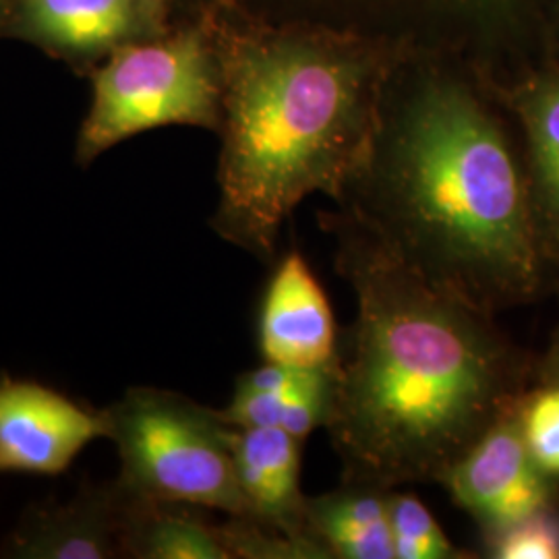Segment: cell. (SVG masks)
Instances as JSON below:
<instances>
[{
	"instance_id": "4",
	"label": "cell",
	"mask_w": 559,
	"mask_h": 559,
	"mask_svg": "<svg viewBox=\"0 0 559 559\" xmlns=\"http://www.w3.org/2000/svg\"><path fill=\"white\" fill-rule=\"evenodd\" d=\"M119 450L120 489L133 500L180 503L249 519L235 468L237 429L221 411L156 388H133L104 411Z\"/></svg>"
},
{
	"instance_id": "21",
	"label": "cell",
	"mask_w": 559,
	"mask_h": 559,
	"mask_svg": "<svg viewBox=\"0 0 559 559\" xmlns=\"http://www.w3.org/2000/svg\"><path fill=\"white\" fill-rule=\"evenodd\" d=\"M558 15H559V4H558Z\"/></svg>"
},
{
	"instance_id": "14",
	"label": "cell",
	"mask_w": 559,
	"mask_h": 559,
	"mask_svg": "<svg viewBox=\"0 0 559 559\" xmlns=\"http://www.w3.org/2000/svg\"><path fill=\"white\" fill-rule=\"evenodd\" d=\"M25 17L41 40L94 52L127 40L141 13L131 0H25Z\"/></svg>"
},
{
	"instance_id": "20",
	"label": "cell",
	"mask_w": 559,
	"mask_h": 559,
	"mask_svg": "<svg viewBox=\"0 0 559 559\" xmlns=\"http://www.w3.org/2000/svg\"><path fill=\"white\" fill-rule=\"evenodd\" d=\"M138 9H140L141 15H147V11H154L162 0H131Z\"/></svg>"
},
{
	"instance_id": "13",
	"label": "cell",
	"mask_w": 559,
	"mask_h": 559,
	"mask_svg": "<svg viewBox=\"0 0 559 559\" xmlns=\"http://www.w3.org/2000/svg\"><path fill=\"white\" fill-rule=\"evenodd\" d=\"M124 556L140 559H233L224 524L201 519L200 508L129 498Z\"/></svg>"
},
{
	"instance_id": "1",
	"label": "cell",
	"mask_w": 559,
	"mask_h": 559,
	"mask_svg": "<svg viewBox=\"0 0 559 559\" xmlns=\"http://www.w3.org/2000/svg\"><path fill=\"white\" fill-rule=\"evenodd\" d=\"M357 299L323 425L342 483H440L522 394L493 313L440 284L340 207L321 214Z\"/></svg>"
},
{
	"instance_id": "3",
	"label": "cell",
	"mask_w": 559,
	"mask_h": 559,
	"mask_svg": "<svg viewBox=\"0 0 559 559\" xmlns=\"http://www.w3.org/2000/svg\"><path fill=\"white\" fill-rule=\"evenodd\" d=\"M221 200L212 226L274 260L282 224L309 195L338 201L371 156L390 64L338 32L235 41L221 62Z\"/></svg>"
},
{
	"instance_id": "8",
	"label": "cell",
	"mask_w": 559,
	"mask_h": 559,
	"mask_svg": "<svg viewBox=\"0 0 559 559\" xmlns=\"http://www.w3.org/2000/svg\"><path fill=\"white\" fill-rule=\"evenodd\" d=\"M261 359L320 369L340 357L338 330L320 280L299 251L282 258L261 300Z\"/></svg>"
},
{
	"instance_id": "10",
	"label": "cell",
	"mask_w": 559,
	"mask_h": 559,
	"mask_svg": "<svg viewBox=\"0 0 559 559\" xmlns=\"http://www.w3.org/2000/svg\"><path fill=\"white\" fill-rule=\"evenodd\" d=\"M300 448L302 441L280 427L237 429L235 468L251 520L318 545L305 526L307 498L300 491Z\"/></svg>"
},
{
	"instance_id": "7",
	"label": "cell",
	"mask_w": 559,
	"mask_h": 559,
	"mask_svg": "<svg viewBox=\"0 0 559 559\" xmlns=\"http://www.w3.org/2000/svg\"><path fill=\"white\" fill-rule=\"evenodd\" d=\"M106 431L104 411L38 381L0 380V475H59Z\"/></svg>"
},
{
	"instance_id": "17",
	"label": "cell",
	"mask_w": 559,
	"mask_h": 559,
	"mask_svg": "<svg viewBox=\"0 0 559 559\" xmlns=\"http://www.w3.org/2000/svg\"><path fill=\"white\" fill-rule=\"evenodd\" d=\"M496 559H559V514L554 506L485 537Z\"/></svg>"
},
{
	"instance_id": "15",
	"label": "cell",
	"mask_w": 559,
	"mask_h": 559,
	"mask_svg": "<svg viewBox=\"0 0 559 559\" xmlns=\"http://www.w3.org/2000/svg\"><path fill=\"white\" fill-rule=\"evenodd\" d=\"M388 512L396 559L473 558L445 537L440 522L417 496L392 489L388 496Z\"/></svg>"
},
{
	"instance_id": "16",
	"label": "cell",
	"mask_w": 559,
	"mask_h": 559,
	"mask_svg": "<svg viewBox=\"0 0 559 559\" xmlns=\"http://www.w3.org/2000/svg\"><path fill=\"white\" fill-rule=\"evenodd\" d=\"M516 413L531 456L551 479L559 477V385L545 383L524 394Z\"/></svg>"
},
{
	"instance_id": "6",
	"label": "cell",
	"mask_w": 559,
	"mask_h": 559,
	"mask_svg": "<svg viewBox=\"0 0 559 559\" xmlns=\"http://www.w3.org/2000/svg\"><path fill=\"white\" fill-rule=\"evenodd\" d=\"M516 406L501 415L438 483L473 516L485 537L554 503L551 477L526 448Z\"/></svg>"
},
{
	"instance_id": "2",
	"label": "cell",
	"mask_w": 559,
	"mask_h": 559,
	"mask_svg": "<svg viewBox=\"0 0 559 559\" xmlns=\"http://www.w3.org/2000/svg\"><path fill=\"white\" fill-rule=\"evenodd\" d=\"M338 203L423 276L491 313L539 290L547 253L526 173L466 81L433 73L385 90L371 156Z\"/></svg>"
},
{
	"instance_id": "19",
	"label": "cell",
	"mask_w": 559,
	"mask_h": 559,
	"mask_svg": "<svg viewBox=\"0 0 559 559\" xmlns=\"http://www.w3.org/2000/svg\"><path fill=\"white\" fill-rule=\"evenodd\" d=\"M545 376H547V383L559 385V334L558 340H556V346H554V350H551V355H549V360H547Z\"/></svg>"
},
{
	"instance_id": "9",
	"label": "cell",
	"mask_w": 559,
	"mask_h": 559,
	"mask_svg": "<svg viewBox=\"0 0 559 559\" xmlns=\"http://www.w3.org/2000/svg\"><path fill=\"white\" fill-rule=\"evenodd\" d=\"M129 496L119 487H90L67 503L36 510L4 545L7 558L110 559L124 556Z\"/></svg>"
},
{
	"instance_id": "18",
	"label": "cell",
	"mask_w": 559,
	"mask_h": 559,
	"mask_svg": "<svg viewBox=\"0 0 559 559\" xmlns=\"http://www.w3.org/2000/svg\"><path fill=\"white\" fill-rule=\"evenodd\" d=\"M450 9H462L466 15H475L483 21H506L516 17L522 0H431Z\"/></svg>"
},
{
	"instance_id": "12",
	"label": "cell",
	"mask_w": 559,
	"mask_h": 559,
	"mask_svg": "<svg viewBox=\"0 0 559 559\" xmlns=\"http://www.w3.org/2000/svg\"><path fill=\"white\" fill-rule=\"evenodd\" d=\"M388 496L378 487L342 483L305 501V526L328 559H396Z\"/></svg>"
},
{
	"instance_id": "5",
	"label": "cell",
	"mask_w": 559,
	"mask_h": 559,
	"mask_svg": "<svg viewBox=\"0 0 559 559\" xmlns=\"http://www.w3.org/2000/svg\"><path fill=\"white\" fill-rule=\"evenodd\" d=\"M222 73L198 34L122 48L94 80L80 131V160L140 133L170 127L221 129Z\"/></svg>"
},
{
	"instance_id": "11",
	"label": "cell",
	"mask_w": 559,
	"mask_h": 559,
	"mask_svg": "<svg viewBox=\"0 0 559 559\" xmlns=\"http://www.w3.org/2000/svg\"><path fill=\"white\" fill-rule=\"evenodd\" d=\"M526 141V179L545 253L559 258V69L545 71L510 94Z\"/></svg>"
}]
</instances>
